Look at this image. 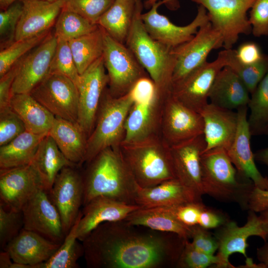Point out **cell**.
Masks as SVG:
<instances>
[{
    "label": "cell",
    "mask_w": 268,
    "mask_h": 268,
    "mask_svg": "<svg viewBox=\"0 0 268 268\" xmlns=\"http://www.w3.org/2000/svg\"><path fill=\"white\" fill-rule=\"evenodd\" d=\"M140 227L124 220L98 225L82 241L87 267H176L188 239L174 233Z\"/></svg>",
    "instance_id": "obj_1"
},
{
    "label": "cell",
    "mask_w": 268,
    "mask_h": 268,
    "mask_svg": "<svg viewBox=\"0 0 268 268\" xmlns=\"http://www.w3.org/2000/svg\"><path fill=\"white\" fill-rule=\"evenodd\" d=\"M83 175L84 206L92 199L104 197L135 204L139 186L123 158L119 146L108 147L87 163Z\"/></svg>",
    "instance_id": "obj_2"
},
{
    "label": "cell",
    "mask_w": 268,
    "mask_h": 268,
    "mask_svg": "<svg viewBox=\"0 0 268 268\" xmlns=\"http://www.w3.org/2000/svg\"><path fill=\"white\" fill-rule=\"evenodd\" d=\"M201 165L203 195L220 201L237 203L248 210L249 197L255 186L239 175L225 149L204 151Z\"/></svg>",
    "instance_id": "obj_3"
},
{
    "label": "cell",
    "mask_w": 268,
    "mask_h": 268,
    "mask_svg": "<svg viewBox=\"0 0 268 268\" xmlns=\"http://www.w3.org/2000/svg\"><path fill=\"white\" fill-rule=\"evenodd\" d=\"M142 0H137L133 23L125 45L147 71L155 90L171 91L175 60L173 49L154 40L146 30L141 18Z\"/></svg>",
    "instance_id": "obj_4"
},
{
    "label": "cell",
    "mask_w": 268,
    "mask_h": 268,
    "mask_svg": "<svg viewBox=\"0 0 268 268\" xmlns=\"http://www.w3.org/2000/svg\"><path fill=\"white\" fill-rule=\"evenodd\" d=\"M119 149L140 187H151L177 179L170 147L160 136L122 143Z\"/></svg>",
    "instance_id": "obj_5"
},
{
    "label": "cell",
    "mask_w": 268,
    "mask_h": 268,
    "mask_svg": "<svg viewBox=\"0 0 268 268\" xmlns=\"http://www.w3.org/2000/svg\"><path fill=\"white\" fill-rule=\"evenodd\" d=\"M134 103L131 91L115 97L107 86L102 95L94 128L87 139L84 162L88 163L107 148L120 146L125 138L126 119Z\"/></svg>",
    "instance_id": "obj_6"
},
{
    "label": "cell",
    "mask_w": 268,
    "mask_h": 268,
    "mask_svg": "<svg viewBox=\"0 0 268 268\" xmlns=\"http://www.w3.org/2000/svg\"><path fill=\"white\" fill-rule=\"evenodd\" d=\"M103 57L109 78L108 88L115 97L127 94L140 80L150 78L130 49L104 30Z\"/></svg>",
    "instance_id": "obj_7"
},
{
    "label": "cell",
    "mask_w": 268,
    "mask_h": 268,
    "mask_svg": "<svg viewBox=\"0 0 268 268\" xmlns=\"http://www.w3.org/2000/svg\"><path fill=\"white\" fill-rule=\"evenodd\" d=\"M191 0L206 9L209 21L222 35L224 49H232L240 35L252 32L247 12L256 0Z\"/></svg>",
    "instance_id": "obj_8"
},
{
    "label": "cell",
    "mask_w": 268,
    "mask_h": 268,
    "mask_svg": "<svg viewBox=\"0 0 268 268\" xmlns=\"http://www.w3.org/2000/svg\"><path fill=\"white\" fill-rule=\"evenodd\" d=\"M29 93L55 117L77 124L78 91L67 76L50 73Z\"/></svg>",
    "instance_id": "obj_9"
},
{
    "label": "cell",
    "mask_w": 268,
    "mask_h": 268,
    "mask_svg": "<svg viewBox=\"0 0 268 268\" xmlns=\"http://www.w3.org/2000/svg\"><path fill=\"white\" fill-rule=\"evenodd\" d=\"M226 66L225 50L216 59L206 62L180 81L173 84L171 94L189 108L201 113L208 103L209 94L219 71Z\"/></svg>",
    "instance_id": "obj_10"
},
{
    "label": "cell",
    "mask_w": 268,
    "mask_h": 268,
    "mask_svg": "<svg viewBox=\"0 0 268 268\" xmlns=\"http://www.w3.org/2000/svg\"><path fill=\"white\" fill-rule=\"evenodd\" d=\"M201 113L185 106L172 95L165 99L162 111L159 136L169 147L183 143L203 133Z\"/></svg>",
    "instance_id": "obj_11"
},
{
    "label": "cell",
    "mask_w": 268,
    "mask_h": 268,
    "mask_svg": "<svg viewBox=\"0 0 268 268\" xmlns=\"http://www.w3.org/2000/svg\"><path fill=\"white\" fill-rule=\"evenodd\" d=\"M223 44L222 34L209 21L201 25L191 40L173 49L175 64L172 84L205 63L210 52Z\"/></svg>",
    "instance_id": "obj_12"
},
{
    "label": "cell",
    "mask_w": 268,
    "mask_h": 268,
    "mask_svg": "<svg viewBox=\"0 0 268 268\" xmlns=\"http://www.w3.org/2000/svg\"><path fill=\"white\" fill-rule=\"evenodd\" d=\"M78 166L63 168L57 175L49 196L61 216L63 229L67 235L75 223L83 205V175Z\"/></svg>",
    "instance_id": "obj_13"
},
{
    "label": "cell",
    "mask_w": 268,
    "mask_h": 268,
    "mask_svg": "<svg viewBox=\"0 0 268 268\" xmlns=\"http://www.w3.org/2000/svg\"><path fill=\"white\" fill-rule=\"evenodd\" d=\"M43 189L48 191L42 177L32 163L0 169V205L5 209L21 211L24 204Z\"/></svg>",
    "instance_id": "obj_14"
},
{
    "label": "cell",
    "mask_w": 268,
    "mask_h": 268,
    "mask_svg": "<svg viewBox=\"0 0 268 268\" xmlns=\"http://www.w3.org/2000/svg\"><path fill=\"white\" fill-rule=\"evenodd\" d=\"M167 3V0L153 3L149 10L141 13V18L149 35L168 48L174 49L189 41L201 25L209 21L206 9L200 5L196 17L190 23L185 26L176 25L158 11L160 5Z\"/></svg>",
    "instance_id": "obj_15"
},
{
    "label": "cell",
    "mask_w": 268,
    "mask_h": 268,
    "mask_svg": "<svg viewBox=\"0 0 268 268\" xmlns=\"http://www.w3.org/2000/svg\"><path fill=\"white\" fill-rule=\"evenodd\" d=\"M108 81L102 56L80 75L76 85L79 96L77 124L87 138L94 128L102 95Z\"/></svg>",
    "instance_id": "obj_16"
},
{
    "label": "cell",
    "mask_w": 268,
    "mask_h": 268,
    "mask_svg": "<svg viewBox=\"0 0 268 268\" xmlns=\"http://www.w3.org/2000/svg\"><path fill=\"white\" fill-rule=\"evenodd\" d=\"M48 191H38L23 206V228L54 242L61 244L65 237L60 215Z\"/></svg>",
    "instance_id": "obj_17"
},
{
    "label": "cell",
    "mask_w": 268,
    "mask_h": 268,
    "mask_svg": "<svg viewBox=\"0 0 268 268\" xmlns=\"http://www.w3.org/2000/svg\"><path fill=\"white\" fill-rule=\"evenodd\" d=\"M57 45L56 36L50 33L24 57L12 86L11 96L30 93L49 74Z\"/></svg>",
    "instance_id": "obj_18"
},
{
    "label": "cell",
    "mask_w": 268,
    "mask_h": 268,
    "mask_svg": "<svg viewBox=\"0 0 268 268\" xmlns=\"http://www.w3.org/2000/svg\"><path fill=\"white\" fill-rule=\"evenodd\" d=\"M171 92L155 91L153 98L149 102L134 103L126 119L125 138L122 143H135L159 136L163 104Z\"/></svg>",
    "instance_id": "obj_19"
},
{
    "label": "cell",
    "mask_w": 268,
    "mask_h": 268,
    "mask_svg": "<svg viewBox=\"0 0 268 268\" xmlns=\"http://www.w3.org/2000/svg\"><path fill=\"white\" fill-rule=\"evenodd\" d=\"M248 106L237 110V130L233 142L227 152L241 176L251 180L255 187L268 190V178L263 176L257 168L252 151L250 140L252 135L248 124Z\"/></svg>",
    "instance_id": "obj_20"
},
{
    "label": "cell",
    "mask_w": 268,
    "mask_h": 268,
    "mask_svg": "<svg viewBox=\"0 0 268 268\" xmlns=\"http://www.w3.org/2000/svg\"><path fill=\"white\" fill-rule=\"evenodd\" d=\"M205 147L203 134L170 147L176 178L201 197L203 195L201 157Z\"/></svg>",
    "instance_id": "obj_21"
},
{
    "label": "cell",
    "mask_w": 268,
    "mask_h": 268,
    "mask_svg": "<svg viewBox=\"0 0 268 268\" xmlns=\"http://www.w3.org/2000/svg\"><path fill=\"white\" fill-rule=\"evenodd\" d=\"M218 242L217 255L223 265V268H234L229 261V256L235 253L242 254L246 259L248 239L259 236L265 240V236L256 212L249 210L246 223L242 226L229 219L216 228L213 233Z\"/></svg>",
    "instance_id": "obj_22"
},
{
    "label": "cell",
    "mask_w": 268,
    "mask_h": 268,
    "mask_svg": "<svg viewBox=\"0 0 268 268\" xmlns=\"http://www.w3.org/2000/svg\"><path fill=\"white\" fill-rule=\"evenodd\" d=\"M203 120L204 151L216 148L226 151L234 139L238 127L236 112L208 103L200 113Z\"/></svg>",
    "instance_id": "obj_23"
},
{
    "label": "cell",
    "mask_w": 268,
    "mask_h": 268,
    "mask_svg": "<svg viewBox=\"0 0 268 268\" xmlns=\"http://www.w3.org/2000/svg\"><path fill=\"white\" fill-rule=\"evenodd\" d=\"M141 207L130 204L104 197H98L84 206L78 222L76 235L82 241L100 224L124 220L131 213Z\"/></svg>",
    "instance_id": "obj_24"
},
{
    "label": "cell",
    "mask_w": 268,
    "mask_h": 268,
    "mask_svg": "<svg viewBox=\"0 0 268 268\" xmlns=\"http://www.w3.org/2000/svg\"><path fill=\"white\" fill-rule=\"evenodd\" d=\"M22 12L19 20L15 41L30 38L49 30L61 13L63 0H21Z\"/></svg>",
    "instance_id": "obj_25"
},
{
    "label": "cell",
    "mask_w": 268,
    "mask_h": 268,
    "mask_svg": "<svg viewBox=\"0 0 268 268\" xmlns=\"http://www.w3.org/2000/svg\"><path fill=\"white\" fill-rule=\"evenodd\" d=\"M61 244L23 228L3 250L8 252L13 262L36 268L49 260Z\"/></svg>",
    "instance_id": "obj_26"
},
{
    "label": "cell",
    "mask_w": 268,
    "mask_h": 268,
    "mask_svg": "<svg viewBox=\"0 0 268 268\" xmlns=\"http://www.w3.org/2000/svg\"><path fill=\"white\" fill-rule=\"evenodd\" d=\"M199 201H202L201 197L177 179L169 180L151 187H139L135 198V204L144 208L173 206Z\"/></svg>",
    "instance_id": "obj_27"
},
{
    "label": "cell",
    "mask_w": 268,
    "mask_h": 268,
    "mask_svg": "<svg viewBox=\"0 0 268 268\" xmlns=\"http://www.w3.org/2000/svg\"><path fill=\"white\" fill-rule=\"evenodd\" d=\"M250 93L238 75L229 67L219 71L209 94L210 103L232 110L248 106Z\"/></svg>",
    "instance_id": "obj_28"
},
{
    "label": "cell",
    "mask_w": 268,
    "mask_h": 268,
    "mask_svg": "<svg viewBox=\"0 0 268 268\" xmlns=\"http://www.w3.org/2000/svg\"><path fill=\"white\" fill-rule=\"evenodd\" d=\"M48 134L69 161L77 166L84 162L88 138L77 124L55 117Z\"/></svg>",
    "instance_id": "obj_29"
},
{
    "label": "cell",
    "mask_w": 268,
    "mask_h": 268,
    "mask_svg": "<svg viewBox=\"0 0 268 268\" xmlns=\"http://www.w3.org/2000/svg\"><path fill=\"white\" fill-rule=\"evenodd\" d=\"M124 220L131 225L174 233L185 239H191V227L182 223L164 207H141L131 213Z\"/></svg>",
    "instance_id": "obj_30"
},
{
    "label": "cell",
    "mask_w": 268,
    "mask_h": 268,
    "mask_svg": "<svg viewBox=\"0 0 268 268\" xmlns=\"http://www.w3.org/2000/svg\"><path fill=\"white\" fill-rule=\"evenodd\" d=\"M10 106L23 122L26 130L37 134H48L55 117L30 93L11 96Z\"/></svg>",
    "instance_id": "obj_31"
},
{
    "label": "cell",
    "mask_w": 268,
    "mask_h": 268,
    "mask_svg": "<svg viewBox=\"0 0 268 268\" xmlns=\"http://www.w3.org/2000/svg\"><path fill=\"white\" fill-rule=\"evenodd\" d=\"M46 135L25 131L9 142L0 146V169L31 164L41 141Z\"/></svg>",
    "instance_id": "obj_32"
},
{
    "label": "cell",
    "mask_w": 268,
    "mask_h": 268,
    "mask_svg": "<svg viewBox=\"0 0 268 268\" xmlns=\"http://www.w3.org/2000/svg\"><path fill=\"white\" fill-rule=\"evenodd\" d=\"M137 0H115L97 24L118 42L125 44L132 27Z\"/></svg>",
    "instance_id": "obj_33"
},
{
    "label": "cell",
    "mask_w": 268,
    "mask_h": 268,
    "mask_svg": "<svg viewBox=\"0 0 268 268\" xmlns=\"http://www.w3.org/2000/svg\"><path fill=\"white\" fill-rule=\"evenodd\" d=\"M39 172L48 191L64 167L77 166L69 161L60 150L54 140L47 134L41 141L31 163Z\"/></svg>",
    "instance_id": "obj_34"
},
{
    "label": "cell",
    "mask_w": 268,
    "mask_h": 268,
    "mask_svg": "<svg viewBox=\"0 0 268 268\" xmlns=\"http://www.w3.org/2000/svg\"><path fill=\"white\" fill-rule=\"evenodd\" d=\"M75 64L80 75L95 61L101 57L104 51V30L98 25L94 31L68 42Z\"/></svg>",
    "instance_id": "obj_35"
},
{
    "label": "cell",
    "mask_w": 268,
    "mask_h": 268,
    "mask_svg": "<svg viewBox=\"0 0 268 268\" xmlns=\"http://www.w3.org/2000/svg\"><path fill=\"white\" fill-rule=\"evenodd\" d=\"M82 216L80 211L78 216L63 242L56 252L47 261L37 265L36 268H77V261L83 255L82 244L78 242L76 230Z\"/></svg>",
    "instance_id": "obj_36"
},
{
    "label": "cell",
    "mask_w": 268,
    "mask_h": 268,
    "mask_svg": "<svg viewBox=\"0 0 268 268\" xmlns=\"http://www.w3.org/2000/svg\"><path fill=\"white\" fill-rule=\"evenodd\" d=\"M248 107L250 111L248 124L251 135H268V71L251 94Z\"/></svg>",
    "instance_id": "obj_37"
},
{
    "label": "cell",
    "mask_w": 268,
    "mask_h": 268,
    "mask_svg": "<svg viewBox=\"0 0 268 268\" xmlns=\"http://www.w3.org/2000/svg\"><path fill=\"white\" fill-rule=\"evenodd\" d=\"M98 27L76 13L62 10L55 23L54 34L57 39L69 42L94 31Z\"/></svg>",
    "instance_id": "obj_38"
},
{
    "label": "cell",
    "mask_w": 268,
    "mask_h": 268,
    "mask_svg": "<svg viewBox=\"0 0 268 268\" xmlns=\"http://www.w3.org/2000/svg\"><path fill=\"white\" fill-rule=\"evenodd\" d=\"M226 66L230 67L240 77L250 95L256 90L268 71V57L265 56L259 62L250 65L240 63L236 59L234 50L224 49Z\"/></svg>",
    "instance_id": "obj_39"
},
{
    "label": "cell",
    "mask_w": 268,
    "mask_h": 268,
    "mask_svg": "<svg viewBox=\"0 0 268 268\" xmlns=\"http://www.w3.org/2000/svg\"><path fill=\"white\" fill-rule=\"evenodd\" d=\"M50 34L49 30L30 38L15 41L7 47L0 49V77L17 61L40 44Z\"/></svg>",
    "instance_id": "obj_40"
},
{
    "label": "cell",
    "mask_w": 268,
    "mask_h": 268,
    "mask_svg": "<svg viewBox=\"0 0 268 268\" xmlns=\"http://www.w3.org/2000/svg\"><path fill=\"white\" fill-rule=\"evenodd\" d=\"M50 73H59L70 78L78 84L79 74L67 41L57 39V45L50 69Z\"/></svg>",
    "instance_id": "obj_41"
},
{
    "label": "cell",
    "mask_w": 268,
    "mask_h": 268,
    "mask_svg": "<svg viewBox=\"0 0 268 268\" xmlns=\"http://www.w3.org/2000/svg\"><path fill=\"white\" fill-rule=\"evenodd\" d=\"M211 266L223 268L221 261L217 255H209L196 249L189 240L185 245L177 262L180 268H206Z\"/></svg>",
    "instance_id": "obj_42"
},
{
    "label": "cell",
    "mask_w": 268,
    "mask_h": 268,
    "mask_svg": "<svg viewBox=\"0 0 268 268\" xmlns=\"http://www.w3.org/2000/svg\"><path fill=\"white\" fill-rule=\"evenodd\" d=\"M62 10L76 13L97 24L101 16L115 0H63Z\"/></svg>",
    "instance_id": "obj_43"
},
{
    "label": "cell",
    "mask_w": 268,
    "mask_h": 268,
    "mask_svg": "<svg viewBox=\"0 0 268 268\" xmlns=\"http://www.w3.org/2000/svg\"><path fill=\"white\" fill-rule=\"evenodd\" d=\"M23 5L21 0H18L0 12V49H2L15 41L17 26L20 19Z\"/></svg>",
    "instance_id": "obj_44"
},
{
    "label": "cell",
    "mask_w": 268,
    "mask_h": 268,
    "mask_svg": "<svg viewBox=\"0 0 268 268\" xmlns=\"http://www.w3.org/2000/svg\"><path fill=\"white\" fill-rule=\"evenodd\" d=\"M23 228L22 211L9 210L0 205V245L2 250Z\"/></svg>",
    "instance_id": "obj_45"
},
{
    "label": "cell",
    "mask_w": 268,
    "mask_h": 268,
    "mask_svg": "<svg viewBox=\"0 0 268 268\" xmlns=\"http://www.w3.org/2000/svg\"><path fill=\"white\" fill-rule=\"evenodd\" d=\"M25 131L23 122L10 106L0 109V146L9 142Z\"/></svg>",
    "instance_id": "obj_46"
},
{
    "label": "cell",
    "mask_w": 268,
    "mask_h": 268,
    "mask_svg": "<svg viewBox=\"0 0 268 268\" xmlns=\"http://www.w3.org/2000/svg\"><path fill=\"white\" fill-rule=\"evenodd\" d=\"M202 201L163 206L183 224L192 227L198 225L202 211L205 207Z\"/></svg>",
    "instance_id": "obj_47"
},
{
    "label": "cell",
    "mask_w": 268,
    "mask_h": 268,
    "mask_svg": "<svg viewBox=\"0 0 268 268\" xmlns=\"http://www.w3.org/2000/svg\"><path fill=\"white\" fill-rule=\"evenodd\" d=\"M248 18L256 37L268 35V0H256Z\"/></svg>",
    "instance_id": "obj_48"
},
{
    "label": "cell",
    "mask_w": 268,
    "mask_h": 268,
    "mask_svg": "<svg viewBox=\"0 0 268 268\" xmlns=\"http://www.w3.org/2000/svg\"><path fill=\"white\" fill-rule=\"evenodd\" d=\"M192 243L198 250L209 255H215L217 251L218 242L209 230L199 225L191 227Z\"/></svg>",
    "instance_id": "obj_49"
},
{
    "label": "cell",
    "mask_w": 268,
    "mask_h": 268,
    "mask_svg": "<svg viewBox=\"0 0 268 268\" xmlns=\"http://www.w3.org/2000/svg\"><path fill=\"white\" fill-rule=\"evenodd\" d=\"M24 56L17 61L4 74L0 77V109L10 106L12 86Z\"/></svg>",
    "instance_id": "obj_50"
},
{
    "label": "cell",
    "mask_w": 268,
    "mask_h": 268,
    "mask_svg": "<svg viewBox=\"0 0 268 268\" xmlns=\"http://www.w3.org/2000/svg\"><path fill=\"white\" fill-rule=\"evenodd\" d=\"M237 60L242 64L250 65L261 61L264 56L259 46L253 42H246L234 50Z\"/></svg>",
    "instance_id": "obj_51"
},
{
    "label": "cell",
    "mask_w": 268,
    "mask_h": 268,
    "mask_svg": "<svg viewBox=\"0 0 268 268\" xmlns=\"http://www.w3.org/2000/svg\"><path fill=\"white\" fill-rule=\"evenodd\" d=\"M229 219L222 211L205 206L201 212L198 225L207 229H216Z\"/></svg>",
    "instance_id": "obj_52"
},
{
    "label": "cell",
    "mask_w": 268,
    "mask_h": 268,
    "mask_svg": "<svg viewBox=\"0 0 268 268\" xmlns=\"http://www.w3.org/2000/svg\"><path fill=\"white\" fill-rule=\"evenodd\" d=\"M134 103H145L150 101L155 92V86L150 78L140 80L131 91Z\"/></svg>",
    "instance_id": "obj_53"
},
{
    "label": "cell",
    "mask_w": 268,
    "mask_h": 268,
    "mask_svg": "<svg viewBox=\"0 0 268 268\" xmlns=\"http://www.w3.org/2000/svg\"><path fill=\"white\" fill-rule=\"evenodd\" d=\"M268 208V190H262L255 187L248 200V210L256 213Z\"/></svg>",
    "instance_id": "obj_54"
},
{
    "label": "cell",
    "mask_w": 268,
    "mask_h": 268,
    "mask_svg": "<svg viewBox=\"0 0 268 268\" xmlns=\"http://www.w3.org/2000/svg\"><path fill=\"white\" fill-rule=\"evenodd\" d=\"M0 268H30V266L13 262L8 252L2 250L0 253Z\"/></svg>",
    "instance_id": "obj_55"
},
{
    "label": "cell",
    "mask_w": 268,
    "mask_h": 268,
    "mask_svg": "<svg viewBox=\"0 0 268 268\" xmlns=\"http://www.w3.org/2000/svg\"><path fill=\"white\" fill-rule=\"evenodd\" d=\"M267 240H268V237ZM257 257L265 268H268V241H266L264 245L257 249Z\"/></svg>",
    "instance_id": "obj_56"
},
{
    "label": "cell",
    "mask_w": 268,
    "mask_h": 268,
    "mask_svg": "<svg viewBox=\"0 0 268 268\" xmlns=\"http://www.w3.org/2000/svg\"><path fill=\"white\" fill-rule=\"evenodd\" d=\"M258 218L265 236V241L268 237V208L260 212Z\"/></svg>",
    "instance_id": "obj_57"
},
{
    "label": "cell",
    "mask_w": 268,
    "mask_h": 268,
    "mask_svg": "<svg viewBox=\"0 0 268 268\" xmlns=\"http://www.w3.org/2000/svg\"><path fill=\"white\" fill-rule=\"evenodd\" d=\"M254 154L255 160L268 167V146L257 150Z\"/></svg>",
    "instance_id": "obj_58"
},
{
    "label": "cell",
    "mask_w": 268,
    "mask_h": 268,
    "mask_svg": "<svg viewBox=\"0 0 268 268\" xmlns=\"http://www.w3.org/2000/svg\"><path fill=\"white\" fill-rule=\"evenodd\" d=\"M21 0H0V7L1 10L7 8L10 5L14 2Z\"/></svg>",
    "instance_id": "obj_59"
},
{
    "label": "cell",
    "mask_w": 268,
    "mask_h": 268,
    "mask_svg": "<svg viewBox=\"0 0 268 268\" xmlns=\"http://www.w3.org/2000/svg\"><path fill=\"white\" fill-rule=\"evenodd\" d=\"M159 0H147L146 1V5L150 6L154 3L156 2ZM167 3L170 6V4H172V6H174V3L177 1V0H167Z\"/></svg>",
    "instance_id": "obj_60"
},
{
    "label": "cell",
    "mask_w": 268,
    "mask_h": 268,
    "mask_svg": "<svg viewBox=\"0 0 268 268\" xmlns=\"http://www.w3.org/2000/svg\"><path fill=\"white\" fill-rule=\"evenodd\" d=\"M48 0L49 1H56L57 0Z\"/></svg>",
    "instance_id": "obj_61"
}]
</instances>
